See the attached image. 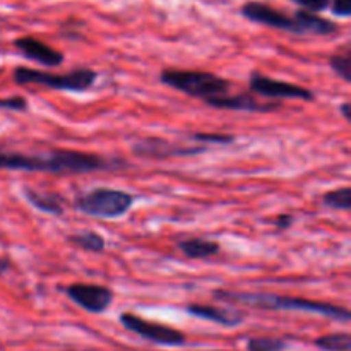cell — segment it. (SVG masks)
Listing matches in <instances>:
<instances>
[{
	"instance_id": "cell-1",
	"label": "cell",
	"mask_w": 351,
	"mask_h": 351,
	"mask_svg": "<svg viewBox=\"0 0 351 351\" xmlns=\"http://www.w3.org/2000/svg\"><path fill=\"white\" fill-rule=\"evenodd\" d=\"M127 165L122 160H108L95 153L53 149L47 153L26 154L0 149V170L45 171L53 175H82L101 170H120Z\"/></svg>"
},
{
	"instance_id": "cell-2",
	"label": "cell",
	"mask_w": 351,
	"mask_h": 351,
	"mask_svg": "<svg viewBox=\"0 0 351 351\" xmlns=\"http://www.w3.org/2000/svg\"><path fill=\"white\" fill-rule=\"evenodd\" d=\"M213 297L219 302L245 305V307L261 308V311H291L317 314L322 317L335 319V321L348 322L351 319L346 307L328 304V302L311 300L302 297H287V295L266 293V291H235V290H215Z\"/></svg>"
},
{
	"instance_id": "cell-3",
	"label": "cell",
	"mask_w": 351,
	"mask_h": 351,
	"mask_svg": "<svg viewBox=\"0 0 351 351\" xmlns=\"http://www.w3.org/2000/svg\"><path fill=\"white\" fill-rule=\"evenodd\" d=\"M160 81L168 88L177 89L202 101L226 95L232 88L228 79L221 75L206 71H189V69H165L160 74Z\"/></svg>"
},
{
	"instance_id": "cell-4",
	"label": "cell",
	"mask_w": 351,
	"mask_h": 351,
	"mask_svg": "<svg viewBox=\"0 0 351 351\" xmlns=\"http://www.w3.org/2000/svg\"><path fill=\"white\" fill-rule=\"evenodd\" d=\"M14 81L19 86H43V88L55 89V91L84 93L95 86L98 79V72L88 67H79L65 74L38 71V69L19 67L14 69Z\"/></svg>"
},
{
	"instance_id": "cell-5",
	"label": "cell",
	"mask_w": 351,
	"mask_h": 351,
	"mask_svg": "<svg viewBox=\"0 0 351 351\" xmlns=\"http://www.w3.org/2000/svg\"><path fill=\"white\" fill-rule=\"evenodd\" d=\"M134 195L112 187H95L75 197L74 208L93 218L117 219L132 209Z\"/></svg>"
},
{
	"instance_id": "cell-6",
	"label": "cell",
	"mask_w": 351,
	"mask_h": 351,
	"mask_svg": "<svg viewBox=\"0 0 351 351\" xmlns=\"http://www.w3.org/2000/svg\"><path fill=\"white\" fill-rule=\"evenodd\" d=\"M120 324L127 329V331L134 332V335L141 336L146 341L154 343V345L161 346H182L185 345L187 338L178 329L170 328V326L160 324V322L147 321V319L139 317L132 312H123L120 315Z\"/></svg>"
},
{
	"instance_id": "cell-7",
	"label": "cell",
	"mask_w": 351,
	"mask_h": 351,
	"mask_svg": "<svg viewBox=\"0 0 351 351\" xmlns=\"http://www.w3.org/2000/svg\"><path fill=\"white\" fill-rule=\"evenodd\" d=\"M208 147L204 144H195V146H187V144H177L171 141L163 139V137L149 136L143 137L137 143L132 144V153L137 158H144V160H171V158H189L197 156V154L204 153Z\"/></svg>"
},
{
	"instance_id": "cell-8",
	"label": "cell",
	"mask_w": 351,
	"mask_h": 351,
	"mask_svg": "<svg viewBox=\"0 0 351 351\" xmlns=\"http://www.w3.org/2000/svg\"><path fill=\"white\" fill-rule=\"evenodd\" d=\"M249 89L254 95L266 96V98L273 99H302V101L315 99L314 91H311V89L293 84V82L278 81V79L269 77V75H264L259 71L250 72Z\"/></svg>"
},
{
	"instance_id": "cell-9",
	"label": "cell",
	"mask_w": 351,
	"mask_h": 351,
	"mask_svg": "<svg viewBox=\"0 0 351 351\" xmlns=\"http://www.w3.org/2000/svg\"><path fill=\"white\" fill-rule=\"evenodd\" d=\"M64 293L89 314H103L113 304V291L103 285L71 283L64 288Z\"/></svg>"
},
{
	"instance_id": "cell-10",
	"label": "cell",
	"mask_w": 351,
	"mask_h": 351,
	"mask_svg": "<svg viewBox=\"0 0 351 351\" xmlns=\"http://www.w3.org/2000/svg\"><path fill=\"white\" fill-rule=\"evenodd\" d=\"M240 12H242L243 17L252 21V23L298 34L297 16H288V14L281 12V10L274 9V7L267 5V3L247 2L245 5L240 9Z\"/></svg>"
},
{
	"instance_id": "cell-11",
	"label": "cell",
	"mask_w": 351,
	"mask_h": 351,
	"mask_svg": "<svg viewBox=\"0 0 351 351\" xmlns=\"http://www.w3.org/2000/svg\"><path fill=\"white\" fill-rule=\"evenodd\" d=\"M206 105L218 110H235V112H250V113H269L280 110L281 103L278 99L274 101H261L250 93H240V95H221L215 98L206 99Z\"/></svg>"
},
{
	"instance_id": "cell-12",
	"label": "cell",
	"mask_w": 351,
	"mask_h": 351,
	"mask_svg": "<svg viewBox=\"0 0 351 351\" xmlns=\"http://www.w3.org/2000/svg\"><path fill=\"white\" fill-rule=\"evenodd\" d=\"M14 47L19 50L23 57L27 60L36 62V64L45 65V67H58L64 62V53L57 48L50 47L45 41L38 40L34 36H21L14 40Z\"/></svg>"
},
{
	"instance_id": "cell-13",
	"label": "cell",
	"mask_w": 351,
	"mask_h": 351,
	"mask_svg": "<svg viewBox=\"0 0 351 351\" xmlns=\"http://www.w3.org/2000/svg\"><path fill=\"white\" fill-rule=\"evenodd\" d=\"M189 315L202 319V321L215 322V324L223 326V328H237L245 321V314L235 308L218 307V305H206V304H191L185 307Z\"/></svg>"
},
{
	"instance_id": "cell-14",
	"label": "cell",
	"mask_w": 351,
	"mask_h": 351,
	"mask_svg": "<svg viewBox=\"0 0 351 351\" xmlns=\"http://www.w3.org/2000/svg\"><path fill=\"white\" fill-rule=\"evenodd\" d=\"M295 16H297L298 21V34L300 36H304V34H308V36H331V34H336L339 31L338 24L326 19V17H321L315 12H308V10L302 9Z\"/></svg>"
},
{
	"instance_id": "cell-15",
	"label": "cell",
	"mask_w": 351,
	"mask_h": 351,
	"mask_svg": "<svg viewBox=\"0 0 351 351\" xmlns=\"http://www.w3.org/2000/svg\"><path fill=\"white\" fill-rule=\"evenodd\" d=\"M24 199L29 202V206H33L34 209H38L40 213L51 216H62L64 215V202L65 199L62 195L55 194V192H43L38 191V189L24 187L23 191Z\"/></svg>"
},
{
	"instance_id": "cell-16",
	"label": "cell",
	"mask_w": 351,
	"mask_h": 351,
	"mask_svg": "<svg viewBox=\"0 0 351 351\" xmlns=\"http://www.w3.org/2000/svg\"><path fill=\"white\" fill-rule=\"evenodd\" d=\"M177 247L187 259H209L221 252V245L218 242L206 239L182 240Z\"/></svg>"
},
{
	"instance_id": "cell-17",
	"label": "cell",
	"mask_w": 351,
	"mask_h": 351,
	"mask_svg": "<svg viewBox=\"0 0 351 351\" xmlns=\"http://www.w3.org/2000/svg\"><path fill=\"white\" fill-rule=\"evenodd\" d=\"M67 240L72 243V245L93 254L103 252L106 247L105 239H103L98 232H93V230H82V232H77L74 233V235L69 237Z\"/></svg>"
},
{
	"instance_id": "cell-18",
	"label": "cell",
	"mask_w": 351,
	"mask_h": 351,
	"mask_svg": "<svg viewBox=\"0 0 351 351\" xmlns=\"http://www.w3.org/2000/svg\"><path fill=\"white\" fill-rule=\"evenodd\" d=\"M315 346L322 351H350L351 336L348 332H332L315 339Z\"/></svg>"
},
{
	"instance_id": "cell-19",
	"label": "cell",
	"mask_w": 351,
	"mask_h": 351,
	"mask_svg": "<svg viewBox=\"0 0 351 351\" xmlns=\"http://www.w3.org/2000/svg\"><path fill=\"white\" fill-rule=\"evenodd\" d=\"M322 204L326 208L338 209V211H350L351 209V187H339L329 191L322 195Z\"/></svg>"
},
{
	"instance_id": "cell-20",
	"label": "cell",
	"mask_w": 351,
	"mask_h": 351,
	"mask_svg": "<svg viewBox=\"0 0 351 351\" xmlns=\"http://www.w3.org/2000/svg\"><path fill=\"white\" fill-rule=\"evenodd\" d=\"M329 65H331L332 72L338 74L345 82L351 81V51L350 48H345L343 51H336L331 58H329Z\"/></svg>"
},
{
	"instance_id": "cell-21",
	"label": "cell",
	"mask_w": 351,
	"mask_h": 351,
	"mask_svg": "<svg viewBox=\"0 0 351 351\" xmlns=\"http://www.w3.org/2000/svg\"><path fill=\"white\" fill-rule=\"evenodd\" d=\"M187 139L195 141L199 144H219V146H228V144L235 143V136L233 134H219V132H192L189 134Z\"/></svg>"
},
{
	"instance_id": "cell-22",
	"label": "cell",
	"mask_w": 351,
	"mask_h": 351,
	"mask_svg": "<svg viewBox=\"0 0 351 351\" xmlns=\"http://www.w3.org/2000/svg\"><path fill=\"white\" fill-rule=\"evenodd\" d=\"M287 346L288 345L285 339L263 336V338L249 339V343H247V351H285Z\"/></svg>"
},
{
	"instance_id": "cell-23",
	"label": "cell",
	"mask_w": 351,
	"mask_h": 351,
	"mask_svg": "<svg viewBox=\"0 0 351 351\" xmlns=\"http://www.w3.org/2000/svg\"><path fill=\"white\" fill-rule=\"evenodd\" d=\"M27 99L24 96H10V98H0V110L9 112H27Z\"/></svg>"
},
{
	"instance_id": "cell-24",
	"label": "cell",
	"mask_w": 351,
	"mask_h": 351,
	"mask_svg": "<svg viewBox=\"0 0 351 351\" xmlns=\"http://www.w3.org/2000/svg\"><path fill=\"white\" fill-rule=\"evenodd\" d=\"M293 3H297L298 7H302L304 10H308V12H321V10L328 9L331 0H291Z\"/></svg>"
},
{
	"instance_id": "cell-25",
	"label": "cell",
	"mask_w": 351,
	"mask_h": 351,
	"mask_svg": "<svg viewBox=\"0 0 351 351\" xmlns=\"http://www.w3.org/2000/svg\"><path fill=\"white\" fill-rule=\"evenodd\" d=\"M332 14L338 17H350L351 16V0H331Z\"/></svg>"
},
{
	"instance_id": "cell-26",
	"label": "cell",
	"mask_w": 351,
	"mask_h": 351,
	"mask_svg": "<svg viewBox=\"0 0 351 351\" xmlns=\"http://www.w3.org/2000/svg\"><path fill=\"white\" fill-rule=\"evenodd\" d=\"M273 223L278 230L285 232V230H288L291 225H293L295 218L291 215H280V216H276V219H274Z\"/></svg>"
},
{
	"instance_id": "cell-27",
	"label": "cell",
	"mask_w": 351,
	"mask_h": 351,
	"mask_svg": "<svg viewBox=\"0 0 351 351\" xmlns=\"http://www.w3.org/2000/svg\"><path fill=\"white\" fill-rule=\"evenodd\" d=\"M339 112H341V115H343V119L345 120H351V105H350V101H343L341 103V106H339Z\"/></svg>"
},
{
	"instance_id": "cell-28",
	"label": "cell",
	"mask_w": 351,
	"mask_h": 351,
	"mask_svg": "<svg viewBox=\"0 0 351 351\" xmlns=\"http://www.w3.org/2000/svg\"><path fill=\"white\" fill-rule=\"evenodd\" d=\"M9 267H10V261L7 259V257L0 256V276H3V274L7 273V271H9Z\"/></svg>"
}]
</instances>
